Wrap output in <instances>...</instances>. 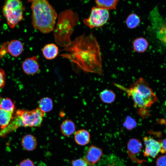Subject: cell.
Instances as JSON below:
<instances>
[{
	"label": "cell",
	"instance_id": "1",
	"mask_svg": "<svg viewBox=\"0 0 166 166\" xmlns=\"http://www.w3.org/2000/svg\"><path fill=\"white\" fill-rule=\"evenodd\" d=\"M60 54L87 72L102 74V59L99 46L92 33L84 34L72 41Z\"/></svg>",
	"mask_w": 166,
	"mask_h": 166
},
{
	"label": "cell",
	"instance_id": "2",
	"mask_svg": "<svg viewBox=\"0 0 166 166\" xmlns=\"http://www.w3.org/2000/svg\"><path fill=\"white\" fill-rule=\"evenodd\" d=\"M31 4L32 22L34 28L43 34L53 31L57 14L47 0H28Z\"/></svg>",
	"mask_w": 166,
	"mask_h": 166
},
{
	"label": "cell",
	"instance_id": "3",
	"mask_svg": "<svg viewBox=\"0 0 166 166\" xmlns=\"http://www.w3.org/2000/svg\"><path fill=\"white\" fill-rule=\"evenodd\" d=\"M57 18L53 30L54 40L58 45L65 48L71 43L70 36L79 22V17L77 14L67 10L60 13Z\"/></svg>",
	"mask_w": 166,
	"mask_h": 166
},
{
	"label": "cell",
	"instance_id": "4",
	"mask_svg": "<svg viewBox=\"0 0 166 166\" xmlns=\"http://www.w3.org/2000/svg\"><path fill=\"white\" fill-rule=\"evenodd\" d=\"M44 114V113L39 108L30 111L18 109L9 124L0 131V136H4L21 127H39Z\"/></svg>",
	"mask_w": 166,
	"mask_h": 166
},
{
	"label": "cell",
	"instance_id": "5",
	"mask_svg": "<svg viewBox=\"0 0 166 166\" xmlns=\"http://www.w3.org/2000/svg\"><path fill=\"white\" fill-rule=\"evenodd\" d=\"M25 10L21 0H5L2 14L10 27L14 28L22 19Z\"/></svg>",
	"mask_w": 166,
	"mask_h": 166
},
{
	"label": "cell",
	"instance_id": "6",
	"mask_svg": "<svg viewBox=\"0 0 166 166\" xmlns=\"http://www.w3.org/2000/svg\"><path fill=\"white\" fill-rule=\"evenodd\" d=\"M114 85L125 92L133 100L134 107L136 109L137 113L141 118H145L150 114L149 106L135 89L130 86L127 88L116 83H114Z\"/></svg>",
	"mask_w": 166,
	"mask_h": 166
},
{
	"label": "cell",
	"instance_id": "7",
	"mask_svg": "<svg viewBox=\"0 0 166 166\" xmlns=\"http://www.w3.org/2000/svg\"><path fill=\"white\" fill-rule=\"evenodd\" d=\"M109 18L108 10L93 7L91 10L89 17L83 20V22L85 26L91 29L101 27L105 24Z\"/></svg>",
	"mask_w": 166,
	"mask_h": 166
},
{
	"label": "cell",
	"instance_id": "8",
	"mask_svg": "<svg viewBox=\"0 0 166 166\" xmlns=\"http://www.w3.org/2000/svg\"><path fill=\"white\" fill-rule=\"evenodd\" d=\"M130 86L139 93L150 107L157 101L156 96L149 87L147 82L143 78H139Z\"/></svg>",
	"mask_w": 166,
	"mask_h": 166
},
{
	"label": "cell",
	"instance_id": "9",
	"mask_svg": "<svg viewBox=\"0 0 166 166\" xmlns=\"http://www.w3.org/2000/svg\"><path fill=\"white\" fill-rule=\"evenodd\" d=\"M143 141L145 146L144 156L156 158L160 152L161 146L159 142L148 136L144 137Z\"/></svg>",
	"mask_w": 166,
	"mask_h": 166
},
{
	"label": "cell",
	"instance_id": "10",
	"mask_svg": "<svg viewBox=\"0 0 166 166\" xmlns=\"http://www.w3.org/2000/svg\"><path fill=\"white\" fill-rule=\"evenodd\" d=\"M143 147L141 142L138 139L132 138L128 141L127 145L128 155L132 161L140 163L142 161L137 160L135 156L141 151Z\"/></svg>",
	"mask_w": 166,
	"mask_h": 166
},
{
	"label": "cell",
	"instance_id": "11",
	"mask_svg": "<svg viewBox=\"0 0 166 166\" xmlns=\"http://www.w3.org/2000/svg\"><path fill=\"white\" fill-rule=\"evenodd\" d=\"M22 68L27 74L32 75L36 73L39 69L37 57L34 56L26 59L22 63Z\"/></svg>",
	"mask_w": 166,
	"mask_h": 166
},
{
	"label": "cell",
	"instance_id": "12",
	"mask_svg": "<svg viewBox=\"0 0 166 166\" xmlns=\"http://www.w3.org/2000/svg\"><path fill=\"white\" fill-rule=\"evenodd\" d=\"M102 155V151L101 148L92 145L89 147L84 159L88 164L93 165L99 161Z\"/></svg>",
	"mask_w": 166,
	"mask_h": 166
},
{
	"label": "cell",
	"instance_id": "13",
	"mask_svg": "<svg viewBox=\"0 0 166 166\" xmlns=\"http://www.w3.org/2000/svg\"><path fill=\"white\" fill-rule=\"evenodd\" d=\"M7 53L14 57L20 56L23 50V46L20 41L15 39L8 42L7 45Z\"/></svg>",
	"mask_w": 166,
	"mask_h": 166
},
{
	"label": "cell",
	"instance_id": "14",
	"mask_svg": "<svg viewBox=\"0 0 166 166\" xmlns=\"http://www.w3.org/2000/svg\"><path fill=\"white\" fill-rule=\"evenodd\" d=\"M21 144L23 148L27 151H31L36 148L37 142L35 137L30 134L24 136L21 140Z\"/></svg>",
	"mask_w": 166,
	"mask_h": 166
},
{
	"label": "cell",
	"instance_id": "15",
	"mask_svg": "<svg viewBox=\"0 0 166 166\" xmlns=\"http://www.w3.org/2000/svg\"><path fill=\"white\" fill-rule=\"evenodd\" d=\"M74 140L78 145L84 146L88 144L90 140V135L87 130L82 129L76 131L75 134Z\"/></svg>",
	"mask_w": 166,
	"mask_h": 166
},
{
	"label": "cell",
	"instance_id": "16",
	"mask_svg": "<svg viewBox=\"0 0 166 166\" xmlns=\"http://www.w3.org/2000/svg\"><path fill=\"white\" fill-rule=\"evenodd\" d=\"M44 57L48 60L55 58L58 53V47L54 44L49 43L45 45L42 49Z\"/></svg>",
	"mask_w": 166,
	"mask_h": 166
},
{
	"label": "cell",
	"instance_id": "17",
	"mask_svg": "<svg viewBox=\"0 0 166 166\" xmlns=\"http://www.w3.org/2000/svg\"><path fill=\"white\" fill-rule=\"evenodd\" d=\"M76 127L75 124L71 120L67 119L63 121L60 125V130L64 136L69 137L75 132Z\"/></svg>",
	"mask_w": 166,
	"mask_h": 166
},
{
	"label": "cell",
	"instance_id": "18",
	"mask_svg": "<svg viewBox=\"0 0 166 166\" xmlns=\"http://www.w3.org/2000/svg\"><path fill=\"white\" fill-rule=\"evenodd\" d=\"M134 50L139 53H143L147 49L149 45L147 40L143 37L135 39L133 42Z\"/></svg>",
	"mask_w": 166,
	"mask_h": 166
},
{
	"label": "cell",
	"instance_id": "19",
	"mask_svg": "<svg viewBox=\"0 0 166 166\" xmlns=\"http://www.w3.org/2000/svg\"><path fill=\"white\" fill-rule=\"evenodd\" d=\"M13 113L0 108V127L3 129L10 123L13 118Z\"/></svg>",
	"mask_w": 166,
	"mask_h": 166
},
{
	"label": "cell",
	"instance_id": "20",
	"mask_svg": "<svg viewBox=\"0 0 166 166\" xmlns=\"http://www.w3.org/2000/svg\"><path fill=\"white\" fill-rule=\"evenodd\" d=\"M97 7L107 10L115 9L118 0H95Z\"/></svg>",
	"mask_w": 166,
	"mask_h": 166
},
{
	"label": "cell",
	"instance_id": "21",
	"mask_svg": "<svg viewBox=\"0 0 166 166\" xmlns=\"http://www.w3.org/2000/svg\"><path fill=\"white\" fill-rule=\"evenodd\" d=\"M100 97L103 102L107 104H111L115 100L116 96L114 92L109 89H105L101 92Z\"/></svg>",
	"mask_w": 166,
	"mask_h": 166
},
{
	"label": "cell",
	"instance_id": "22",
	"mask_svg": "<svg viewBox=\"0 0 166 166\" xmlns=\"http://www.w3.org/2000/svg\"><path fill=\"white\" fill-rule=\"evenodd\" d=\"M38 106V108L44 113L49 112L53 108V101L49 97H44L39 100Z\"/></svg>",
	"mask_w": 166,
	"mask_h": 166
},
{
	"label": "cell",
	"instance_id": "23",
	"mask_svg": "<svg viewBox=\"0 0 166 166\" xmlns=\"http://www.w3.org/2000/svg\"><path fill=\"white\" fill-rule=\"evenodd\" d=\"M140 22L139 17L134 13L130 14L126 20V23L127 27L131 29L136 28L140 24Z\"/></svg>",
	"mask_w": 166,
	"mask_h": 166
},
{
	"label": "cell",
	"instance_id": "24",
	"mask_svg": "<svg viewBox=\"0 0 166 166\" xmlns=\"http://www.w3.org/2000/svg\"><path fill=\"white\" fill-rule=\"evenodd\" d=\"M0 108L14 113L15 109L14 104L10 98L0 97Z\"/></svg>",
	"mask_w": 166,
	"mask_h": 166
},
{
	"label": "cell",
	"instance_id": "25",
	"mask_svg": "<svg viewBox=\"0 0 166 166\" xmlns=\"http://www.w3.org/2000/svg\"><path fill=\"white\" fill-rule=\"evenodd\" d=\"M137 123L135 119L130 116L126 117L123 121V126L128 130L134 129Z\"/></svg>",
	"mask_w": 166,
	"mask_h": 166
},
{
	"label": "cell",
	"instance_id": "26",
	"mask_svg": "<svg viewBox=\"0 0 166 166\" xmlns=\"http://www.w3.org/2000/svg\"><path fill=\"white\" fill-rule=\"evenodd\" d=\"M72 166H88V164L84 159L82 158L74 160L72 161Z\"/></svg>",
	"mask_w": 166,
	"mask_h": 166
},
{
	"label": "cell",
	"instance_id": "27",
	"mask_svg": "<svg viewBox=\"0 0 166 166\" xmlns=\"http://www.w3.org/2000/svg\"><path fill=\"white\" fill-rule=\"evenodd\" d=\"M156 166H166V155L159 156L156 161Z\"/></svg>",
	"mask_w": 166,
	"mask_h": 166
},
{
	"label": "cell",
	"instance_id": "28",
	"mask_svg": "<svg viewBox=\"0 0 166 166\" xmlns=\"http://www.w3.org/2000/svg\"><path fill=\"white\" fill-rule=\"evenodd\" d=\"M6 74L4 70L0 68V88L3 87L5 85Z\"/></svg>",
	"mask_w": 166,
	"mask_h": 166
},
{
	"label": "cell",
	"instance_id": "29",
	"mask_svg": "<svg viewBox=\"0 0 166 166\" xmlns=\"http://www.w3.org/2000/svg\"><path fill=\"white\" fill-rule=\"evenodd\" d=\"M18 166H35L34 162L29 159L23 160L19 163Z\"/></svg>",
	"mask_w": 166,
	"mask_h": 166
},
{
	"label": "cell",
	"instance_id": "30",
	"mask_svg": "<svg viewBox=\"0 0 166 166\" xmlns=\"http://www.w3.org/2000/svg\"><path fill=\"white\" fill-rule=\"evenodd\" d=\"M8 42L3 43L0 48V58H2L7 53V45Z\"/></svg>",
	"mask_w": 166,
	"mask_h": 166
},
{
	"label": "cell",
	"instance_id": "31",
	"mask_svg": "<svg viewBox=\"0 0 166 166\" xmlns=\"http://www.w3.org/2000/svg\"><path fill=\"white\" fill-rule=\"evenodd\" d=\"M160 144V152L163 154H166V138L160 140L158 141Z\"/></svg>",
	"mask_w": 166,
	"mask_h": 166
},
{
	"label": "cell",
	"instance_id": "32",
	"mask_svg": "<svg viewBox=\"0 0 166 166\" xmlns=\"http://www.w3.org/2000/svg\"><path fill=\"white\" fill-rule=\"evenodd\" d=\"M1 18H0V21H1Z\"/></svg>",
	"mask_w": 166,
	"mask_h": 166
}]
</instances>
